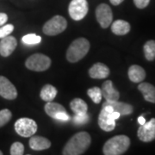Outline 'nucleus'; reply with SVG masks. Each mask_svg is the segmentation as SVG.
Here are the masks:
<instances>
[{
    "instance_id": "obj_1",
    "label": "nucleus",
    "mask_w": 155,
    "mask_h": 155,
    "mask_svg": "<svg viewBox=\"0 0 155 155\" xmlns=\"http://www.w3.org/2000/svg\"><path fill=\"white\" fill-rule=\"evenodd\" d=\"M91 143V135L87 132H79L70 139L63 148L62 154L80 155L88 149Z\"/></svg>"
},
{
    "instance_id": "obj_2",
    "label": "nucleus",
    "mask_w": 155,
    "mask_h": 155,
    "mask_svg": "<svg viewBox=\"0 0 155 155\" xmlns=\"http://www.w3.org/2000/svg\"><path fill=\"white\" fill-rule=\"evenodd\" d=\"M130 139L127 135H116L108 140L104 145L103 153L105 155H121L127 152Z\"/></svg>"
},
{
    "instance_id": "obj_3",
    "label": "nucleus",
    "mask_w": 155,
    "mask_h": 155,
    "mask_svg": "<svg viewBox=\"0 0 155 155\" xmlns=\"http://www.w3.org/2000/svg\"><path fill=\"white\" fill-rule=\"evenodd\" d=\"M90 42L87 39L78 38L72 41L67 51V61L75 63L82 60L90 50Z\"/></svg>"
},
{
    "instance_id": "obj_4",
    "label": "nucleus",
    "mask_w": 155,
    "mask_h": 155,
    "mask_svg": "<svg viewBox=\"0 0 155 155\" xmlns=\"http://www.w3.org/2000/svg\"><path fill=\"white\" fill-rule=\"evenodd\" d=\"M25 66L31 71L43 72L50 67L51 60L49 57L42 54H35L26 60Z\"/></svg>"
},
{
    "instance_id": "obj_5",
    "label": "nucleus",
    "mask_w": 155,
    "mask_h": 155,
    "mask_svg": "<svg viewBox=\"0 0 155 155\" xmlns=\"http://www.w3.org/2000/svg\"><path fill=\"white\" fill-rule=\"evenodd\" d=\"M67 20L61 16H54L46 22L42 28L43 33L47 35H57L66 30Z\"/></svg>"
},
{
    "instance_id": "obj_6",
    "label": "nucleus",
    "mask_w": 155,
    "mask_h": 155,
    "mask_svg": "<svg viewBox=\"0 0 155 155\" xmlns=\"http://www.w3.org/2000/svg\"><path fill=\"white\" fill-rule=\"evenodd\" d=\"M15 130L22 137H31L37 131V124L32 119L20 118L15 122Z\"/></svg>"
},
{
    "instance_id": "obj_7",
    "label": "nucleus",
    "mask_w": 155,
    "mask_h": 155,
    "mask_svg": "<svg viewBox=\"0 0 155 155\" xmlns=\"http://www.w3.org/2000/svg\"><path fill=\"white\" fill-rule=\"evenodd\" d=\"M89 11L88 3L86 0H72L69 4L68 12L74 21H80L87 15Z\"/></svg>"
},
{
    "instance_id": "obj_8",
    "label": "nucleus",
    "mask_w": 155,
    "mask_h": 155,
    "mask_svg": "<svg viewBox=\"0 0 155 155\" xmlns=\"http://www.w3.org/2000/svg\"><path fill=\"white\" fill-rule=\"evenodd\" d=\"M112 111H114V110L111 106H103V109L98 116V125L101 129L106 132H110L116 127V120L111 116Z\"/></svg>"
},
{
    "instance_id": "obj_9",
    "label": "nucleus",
    "mask_w": 155,
    "mask_h": 155,
    "mask_svg": "<svg viewBox=\"0 0 155 155\" xmlns=\"http://www.w3.org/2000/svg\"><path fill=\"white\" fill-rule=\"evenodd\" d=\"M97 20L103 28H107L113 21V13L111 8L106 4H100L96 9Z\"/></svg>"
},
{
    "instance_id": "obj_10",
    "label": "nucleus",
    "mask_w": 155,
    "mask_h": 155,
    "mask_svg": "<svg viewBox=\"0 0 155 155\" xmlns=\"http://www.w3.org/2000/svg\"><path fill=\"white\" fill-rule=\"evenodd\" d=\"M138 138L143 142H151L155 140V118L140 125L137 131Z\"/></svg>"
},
{
    "instance_id": "obj_11",
    "label": "nucleus",
    "mask_w": 155,
    "mask_h": 155,
    "mask_svg": "<svg viewBox=\"0 0 155 155\" xmlns=\"http://www.w3.org/2000/svg\"><path fill=\"white\" fill-rule=\"evenodd\" d=\"M0 96L8 100L16 99L17 97L15 85L4 76H0Z\"/></svg>"
},
{
    "instance_id": "obj_12",
    "label": "nucleus",
    "mask_w": 155,
    "mask_h": 155,
    "mask_svg": "<svg viewBox=\"0 0 155 155\" xmlns=\"http://www.w3.org/2000/svg\"><path fill=\"white\" fill-rule=\"evenodd\" d=\"M17 46V39L14 36L7 35L5 37L2 38L0 41V54L3 57L10 56L16 49Z\"/></svg>"
},
{
    "instance_id": "obj_13",
    "label": "nucleus",
    "mask_w": 155,
    "mask_h": 155,
    "mask_svg": "<svg viewBox=\"0 0 155 155\" xmlns=\"http://www.w3.org/2000/svg\"><path fill=\"white\" fill-rule=\"evenodd\" d=\"M102 95L103 97L105 98V101L112 102V101H117L120 97L119 91L114 87V84L110 80H106L102 85Z\"/></svg>"
},
{
    "instance_id": "obj_14",
    "label": "nucleus",
    "mask_w": 155,
    "mask_h": 155,
    "mask_svg": "<svg viewBox=\"0 0 155 155\" xmlns=\"http://www.w3.org/2000/svg\"><path fill=\"white\" fill-rule=\"evenodd\" d=\"M110 68L104 63H96L89 69V75L92 78L103 79L110 75Z\"/></svg>"
},
{
    "instance_id": "obj_15",
    "label": "nucleus",
    "mask_w": 155,
    "mask_h": 155,
    "mask_svg": "<svg viewBox=\"0 0 155 155\" xmlns=\"http://www.w3.org/2000/svg\"><path fill=\"white\" fill-rule=\"evenodd\" d=\"M104 105L111 106L113 108L114 111L119 112L121 116H128V115L132 114L134 111L133 106L131 105V104L123 103V102H119V100L112 101V102L105 101V103L103 104V106Z\"/></svg>"
},
{
    "instance_id": "obj_16",
    "label": "nucleus",
    "mask_w": 155,
    "mask_h": 155,
    "mask_svg": "<svg viewBox=\"0 0 155 155\" xmlns=\"http://www.w3.org/2000/svg\"><path fill=\"white\" fill-rule=\"evenodd\" d=\"M28 145L30 148L35 151H41V150L48 149L51 147V142L48 139L42 137V136H31L29 139Z\"/></svg>"
},
{
    "instance_id": "obj_17",
    "label": "nucleus",
    "mask_w": 155,
    "mask_h": 155,
    "mask_svg": "<svg viewBox=\"0 0 155 155\" xmlns=\"http://www.w3.org/2000/svg\"><path fill=\"white\" fill-rule=\"evenodd\" d=\"M127 75L133 83H140L146 78V72L141 67L138 65H133L128 68Z\"/></svg>"
},
{
    "instance_id": "obj_18",
    "label": "nucleus",
    "mask_w": 155,
    "mask_h": 155,
    "mask_svg": "<svg viewBox=\"0 0 155 155\" xmlns=\"http://www.w3.org/2000/svg\"><path fill=\"white\" fill-rule=\"evenodd\" d=\"M138 90L142 93L147 102L155 104V87L150 83H141L138 85Z\"/></svg>"
},
{
    "instance_id": "obj_19",
    "label": "nucleus",
    "mask_w": 155,
    "mask_h": 155,
    "mask_svg": "<svg viewBox=\"0 0 155 155\" xmlns=\"http://www.w3.org/2000/svg\"><path fill=\"white\" fill-rule=\"evenodd\" d=\"M130 24L124 20H116L112 23L111 31L116 35H124L130 31Z\"/></svg>"
},
{
    "instance_id": "obj_20",
    "label": "nucleus",
    "mask_w": 155,
    "mask_h": 155,
    "mask_svg": "<svg viewBox=\"0 0 155 155\" xmlns=\"http://www.w3.org/2000/svg\"><path fill=\"white\" fill-rule=\"evenodd\" d=\"M70 108L75 115H85L88 110L87 104L81 98H74L72 100L70 103Z\"/></svg>"
},
{
    "instance_id": "obj_21",
    "label": "nucleus",
    "mask_w": 155,
    "mask_h": 155,
    "mask_svg": "<svg viewBox=\"0 0 155 155\" xmlns=\"http://www.w3.org/2000/svg\"><path fill=\"white\" fill-rule=\"evenodd\" d=\"M57 93H58L57 89L54 86H53L52 84H45L41 91L40 97L43 101L48 103L54 99L57 96Z\"/></svg>"
},
{
    "instance_id": "obj_22",
    "label": "nucleus",
    "mask_w": 155,
    "mask_h": 155,
    "mask_svg": "<svg viewBox=\"0 0 155 155\" xmlns=\"http://www.w3.org/2000/svg\"><path fill=\"white\" fill-rule=\"evenodd\" d=\"M45 112L47 113L48 116H49L52 118H55V116L60 114V113H63V112H67L66 109L64 108V106H62L58 103H53L51 102H48V104L45 105Z\"/></svg>"
},
{
    "instance_id": "obj_23",
    "label": "nucleus",
    "mask_w": 155,
    "mask_h": 155,
    "mask_svg": "<svg viewBox=\"0 0 155 155\" xmlns=\"http://www.w3.org/2000/svg\"><path fill=\"white\" fill-rule=\"evenodd\" d=\"M145 58L148 61H153L155 60V41L150 40L145 43L143 47Z\"/></svg>"
},
{
    "instance_id": "obj_24",
    "label": "nucleus",
    "mask_w": 155,
    "mask_h": 155,
    "mask_svg": "<svg viewBox=\"0 0 155 155\" xmlns=\"http://www.w3.org/2000/svg\"><path fill=\"white\" fill-rule=\"evenodd\" d=\"M87 94L91 97V99L94 102V104H99L102 100V97H103L101 89L98 88V87L90 88L87 91Z\"/></svg>"
},
{
    "instance_id": "obj_25",
    "label": "nucleus",
    "mask_w": 155,
    "mask_h": 155,
    "mask_svg": "<svg viewBox=\"0 0 155 155\" xmlns=\"http://www.w3.org/2000/svg\"><path fill=\"white\" fill-rule=\"evenodd\" d=\"M41 41V37L35 34H28L22 37V41L27 45L38 44Z\"/></svg>"
},
{
    "instance_id": "obj_26",
    "label": "nucleus",
    "mask_w": 155,
    "mask_h": 155,
    "mask_svg": "<svg viewBox=\"0 0 155 155\" xmlns=\"http://www.w3.org/2000/svg\"><path fill=\"white\" fill-rule=\"evenodd\" d=\"M12 117V113L8 109H4L0 110V127L5 126L11 121Z\"/></svg>"
},
{
    "instance_id": "obj_27",
    "label": "nucleus",
    "mask_w": 155,
    "mask_h": 155,
    "mask_svg": "<svg viewBox=\"0 0 155 155\" xmlns=\"http://www.w3.org/2000/svg\"><path fill=\"white\" fill-rule=\"evenodd\" d=\"M10 153L11 155H22L24 153V146L21 142H14L11 145Z\"/></svg>"
},
{
    "instance_id": "obj_28",
    "label": "nucleus",
    "mask_w": 155,
    "mask_h": 155,
    "mask_svg": "<svg viewBox=\"0 0 155 155\" xmlns=\"http://www.w3.org/2000/svg\"><path fill=\"white\" fill-rule=\"evenodd\" d=\"M14 30V26L12 24H6L0 28V39L4 38L7 35H10Z\"/></svg>"
},
{
    "instance_id": "obj_29",
    "label": "nucleus",
    "mask_w": 155,
    "mask_h": 155,
    "mask_svg": "<svg viewBox=\"0 0 155 155\" xmlns=\"http://www.w3.org/2000/svg\"><path fill=\"white\" fill-rule=\"evenodd\" d=\"M89 121L88 114L85 115H75L73 117V122L76 124H84Z\"/></svg>"
},
{
    "instance_id": "obj_30",
    "label": "nucleus",
    "mask_w": 155,
    "mask_h": 155,
    "mask_svg": "<svg viewBox=\"0 0 155 155\" xmlns=\"http://www.w3.org/2000/svg\"><path fill=\"white\" fill-rule=\"evenodd\" d=\"M134 3L138 9H144L149 5L150 0H134Z\"/></svg>"
},
{
    "instance_id": "obj_31",
    "label": "nucleus",
    "mask_w": 155,
    "mask_h": 155,
    "mask_svg": "<svg viewBox=\"0 0 155 155\" xmlns=\"http://www.w3.org/2000/svg\"><path fill=\"white\" fill-rule=\"evenodd\" d=\"M8 20V16L5 13H0V26L4 25Z\"/></svg>"
},
{
    "instance_id": "obj_32",
    "label": "nucleus",
    "mask_w": 155,
    "mask_h": 155,
    "mask_svg": "<svg viewBox=\"0 0 155 155\" xmlns=\"http://www.w3.org/2000/svg\"><path fill=\"white\" fill-rule=\"evenodd\" d=\"M111 116H112L113 119L117 120V119H119V117L121 116V115H120V113L117 112V111H112V112H111Z\"/></svg>"
},
{
    "instance_id": "obj_33",
    "label": "nucleus",
    "mask_w": 155,
    "mask_h": 155,
    "mask_svg": "<svg viewBox=\"0 0 155 155\" xmlns=\"http://www.w3.org/2000/svg\"><path fill=\"white\" fill-rule=\"evenodd\" d=\"M123 1H124V0H110V2L111 4L115 6L119 5L120 4H122Z\"/></svg>"
},
{
    "instance_id": "obj_34",
    "label": "nucleus",
    "mask_w": 155,
    "mask_h": 155,
    "mask_svg": "<svg viewBox=\"0 0 155 155\" xmlns=\"http://www.w3.org/2000/svg\"><path fill=\"white\" fill-rule=\"evenodd\" d=\"M138 122L140 125H142V124H144L145 122H146V120H145V118L143 116H140L138 117Z\"/></svg>"
},
{
    "instance_id": "obj_35",
    "label": "nucleus",
    "mask_w": 155,
    "mask_h": 155,
    "mask_svg": "<svg viewBox=\"0 0 155 155\" xmlns=\"http://www.w3.org/2000/svg\"><path fill=\"white\" fill-rule=\"evenodd\" d=\"M0 155H3V152L1 150H0Z\"/></svg>"
}]
</instances>
